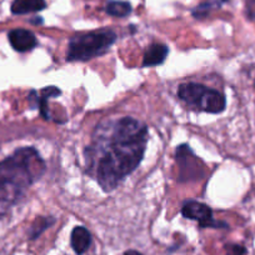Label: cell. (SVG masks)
<instances>
[{"label": "cell", "instance_id": "6da1fadb", "mask_svg": "<svg viewBox=\"0 0 255 255\" xmlns=\"http://www.w3.org/2000/svg\"><path fill=\"white\" fill-rule=\"evenodd\" d=\"M148 144V127L125 117L98 127L93 145L85 150L90 173L104 191H112L141 163Z\"/></svg>", "mask_w": 255, "mask_h": 255}, {"label": "cell", "instance_id": "7a4b0ae2", "mask_svg": "<svg viewBox=\"0 0 255 255\" xmlns=\"http://www.w3.org/2000/svg\"><path fill=\"white\" fill-rule=\"evenodd\" d=\"M44 171L45 163L31 146L18 149L0 161V214L16 204Z\"/></svg>", "mask_w": 255, "mask_h": 255}, {"label": "cell", "instance_id": "3957f363", "mask_svg": "<svg viewBox=\"0 0 255 255\" xmlns=\"http://www.w3.org/2000/svg\"><path fill=\"white\" fill-rule=\"evenodd\" d=\"M117 39L115 31L110 29H100L74 35L68 44L67 60L88 61L98 58L107 53Z\"/></svg>", "mask_w": 255, "mask_h": 255}, {"label": "cell", "instance_id": "277c9868", "mask_svg": "<svg viewBox=\"0 0 255 255\" xmlns=\"http://www.w3.org/2000/svg\"><path fill=\"white\" fill-rule=\"evenodd\" d=\"M178 97L188 107L209 114H219L227 108V99L219 90L198 83H185L178 89Z\"/></svg>", "mask_w": 255, "mask_h": 255}, {"label": "cell", "instance_id": "5b68a950", "mask_svg": "<svg viewBox=\"0 0 255 255\" xmlns=\"http://www.w3.org/2000/svg\"><path fill=\"white\" fill-rule=\"evenodd\" d=\"M181 214L186 219L199 223L200 228H228L225 223L215 222L213 218V210L204 203L195 200L186 202L181 208Z\"/></svg>", "mask_w": 255, "mask_h": 255}, {"label": "cell", "instance_id": "8992f818", "mask_svg": "<svg viewBox=\"0 0 255 255\" xmlns=\"http://www.w3.org/2000/svg\"><path fill=\"white\" fill-rule=\"evenodd\" d=\"M8 39L11 48L19 53H26V51L33 50L38 44L35 34L26 29H13L9 31Z\"/></svg>", "mask_w": 255, "mask_h": 255}, {"label": "cell", "instance_id": "52a82bcc", "mask_svg": "<svg viewBox=\"0 0 255 255\" xmlns=\"http://www.w3.org/2000/svg\"><path fill=\"white\" fill-rule=\"evenodd\" d=\"M169 54V48L163 43H154L146 49L143 58V67H158L165 61Z\"/></svg>", "mask_w": 255, "mask_h": 255}, {"label": "cell", "instance_id": "ba28073f", "mask_svg": "<svg viewBox=\"0 0 255 255\" xmlns=\"http://www.w3.org/2000/svg\"><path fill=\"white\" fill-rule=\"evenodd\" d=\"M70 244L75 254L83 255L92 244V234L84 227H75L72 232Z\"/></svg>", "mask_w": 255, "mask_h": 255}, {"label": "cell", "instance_id": "9c48e42d", "mask_svg": "<svg viewBox=\"0 0 255 255\" xmlns=\"http://www.w3.org/2000/svg\"><path fill=\"white\" fill-rule=\"evenodd\" d=\"M45 8V0H14L11 3V13L15 14V15L38 13Z\"/></svg>", "mask_w": 255, "mask_h": 255}, {"label": "cell", "instance_id": "30bf717a", "mask_svg": "<svg viewBox=\"0 0 255 255\" xmlns=\"http://www.w3.org/2000/svg\"><path fill=\"white\" fill-rule=\"evenodd\" d=\"M105 11L109 15L115 18H127L131 14L133 8L129 1H123V0H109L105 4Z\"/></svg>", "mask_w": 255, "mask_h": 255}, {"label": "cell", "instance_id": "8fae6325", "mask_svg": "<svg viewBox=\"0 0 255 255\" xmlns=\"http://www.w3.org/2000/svg\"><path fill=\"white\" fill-rule=\"evenodd\" d=\"M54 223H55V219L51 217L38 218V219L34 222V224L31 225L30 230H29V239L35 240L36 238L40 237L41 233H43L44 230H46L49 227H51Z\"/></svg>", "mask_w": 255, "mask_h": 255}, {"label": "cell", "instance_id": "7c38bea8", "mask_svg": "<svg viewBox=\"0 0 255 255\" xmlns=\"http://www.w3.org/2000/svg\"><path fill=\"white\" fill-rule=\"evenodd\" d=\"M214 8V5H213L212 1H204V3H202L200 5H198L197 8L193 9V11H191V14H193V16L197 19H204L205 16H208V14L210 13V10Z\"/></svg>", "mask_w": 255, "mask_h": 255}, {"label": "cell", "instance_id": "4fadbf2b", "mask_svg": "<svg viewBox=\"0 0 255 255\" xmlns=\"http://www.w3.org/2000/svg\"><path fill=\"white\" fill-rule=\"evenodd\" d=\"M61 94L60 89L56 87H46L41 89V95L46 98H54V97H59Z\"/></svg>", "mask_w": 255, "mask_h": 255}, {"label": "cell", "instance_id": "5bb4252c", "mask_svg": "<svg viewBox=\"0 0 255 255\" xmlns=\"http://www.w3.org/2000/svg\"><path fill=\"white\" fill-rule=\"evenodd\" d=\"M227 250L229 252L230 255H244L247 253L244 247L242 245H237V244H232V245H228Z\"/></svg>", "mask_w": 255, "mask_h": 255}, {"label": "cell", "instance_id": "9a60e30c", "mask_svg": "<svg viewBox=\"0 0 255 255\" xmlns=\"http://www.w3.org/2000/svg\"><path fill=\"white\" fill-rule=\"evenodd\" d=\"M30 23H31V24H35V25H36V24H43V19L39 18V16H36V18L31 19Z\"/></svg>", "mask_w": 255, "mask_h": 255}, {"label": "cell", "instance_id": "2e32d148", "mask_svg": "<svg viewBox=\"0 0 255 255\" xmlns=\"http://www.w3.org/2000/svg\"><path fill=\"white\" fill-rule=\"evenodd\" d=\"M124 255H143V254L139 252H136V250H128V252H125Z\"/></svg>", "mask_w": 255, "mask_h": 255}]
</instances>
